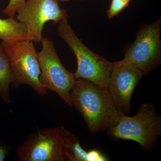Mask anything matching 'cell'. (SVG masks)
<instances>
[{"instance_id": "obj_1", "label": "cell", "mask_w": 161, "mask_h": 161, "mask_svg": "<svg viewBox=\"0 0 161 161\" xmlns=\"http://www.w3.org/2000/svg\"><path fill=\"white\" fill-rule=\"evenodd\" d=\"M70 99L72 107L83 116L92 135L115 126L119 120L120 113L108 89L90 80L76 79Z\"/></svg>"}, {"instance_id": "obj_2", "label": "cell", "mask_w": 161, "mask_h": 161, "mask_svg": "<svg viewBox=\"0 0 161 161\" xmlns=\"http://www.w3.org/2000/svg\"><path fill=\"white\" fill-rule=\"evenodd\" d=\"M107 131L112 139L132 141L143 150L150 151L157 146L161 135V118L157 114L153 103L147 102L141 106L134 116L120 113L117 124Z\"/></svg>"}, {"instance_id": "obj_3", "label": "cell", "mask_w": 161, "mask_h": 161, "mask_svg": "<svg viewBox=\"0 0 161 161\" xmlns=\"http://www.w3.org/2000/svg\"><path fill=\"white\" fill-rule=\"evenodd\" d=\"M58 34L71 48L77 60L76 79L92 81L104 89H108L113 62L92 52L78 37L68 23V17L58 23Z\"/></svg>"}, {"instance_id": "obj_4", "label": "cell", "mask_w": 161, "mask_h": 161, "mask_svg": "<svg viewBox=\"0 0 161 161\" xmlns=\"http://www.w3.org/2000/svg\"><path fill=\"white\" fill-rule=\"evenodd\" d=\"M9 58L14 76V88L28 85L40 96L47 94V90L40 80V69L37 53L33 42L26 40L14 43H1Z\"/></svg>"}, {"instance_id": "obj_5", "label": "cell", "mask_w": 161, "mask_h": 161, "mask_svg": "<svg viewBox=\"0 0 161 161\" xmlns=\"http://www.w3.org/2000/svg\"><path fill=\"white\" fill-rule=\"evenodd\" d=\"M41 42L42 50L37 53L40 82L72 107L70 93L76 81L74 74L68 71L61 63L51 40L43 37Z\"/></svg>"}, {"instance_id": "obj_6", "label": "cell", "mask_w": 161, "mask_h": 161, "mask_svg": "<svg viewBox=\"0 0 161 161\" xmlns=\"http://www.w3.org/2000/svg\"><path fill=\"white\" fill-rule=\"evenodd\" d=\"M161 27L160 19L142 26L122 61L140 70L144 75L156 68L161 62Z\"/></svg>"}, {"instance_id": "obj_7", "label": "cell", "mask_w": 161, "mask_h": 161, "mask_svg": "<svg viewBox=\"0 0 161 161\" xmlns=\"http://www.w3.org/2000/svg\"><path fill=\"white\" fill-rule=\"evenodd\" d=\"M17 20L26 25L27 40L41 42L44 24L49 21L58 24L68 17L66 10L60 7L58 0H26L16 11Z\"/></svg>"}, {"instance_id": "obj_8", "label": "cell", "mask_w": 161, "mask_h": 161, "mask_svg": "<svg viewBox=\"0 0 161 161\" xmlns=\"http://www.w3.org/2000/svg\"><path fill=\"white\" fill-rule=\"evenodd\" d=\"M62 134L63 127L40 129L18 147V158L21 161H64Z\"/></svg>"}, {"instance_id": "obj_9", "label": "cell", "mask_w": 161, "mask_h": 161, "mask_svg": "<svg viewBox=\"0 0 161 161\" xmlns=\"http://www.w3.org/2000/svg\"><path fill=\"white\" fill-rule=\"evenodd\" d=\"M144 75L140 70L122 60L113 62L107 89L119 113H130L132 94Z\"/></svg>"}, {"instance_id": "obj_10", "label": "cell", "mask_w": 161, "mask_h": 161, "mask_svg": "<svg viewBox=\"0 0 161 161\" xmlns=\"http://www.w3.org/2000/svg\"><path fill=\"white\" fill-rule=\"evenodd\" d=\"M26 25L14 18L0 19V40L5 43H12L27 40Z\"/></svg>"}, {"instance_id": "obj_11", "label": "cell", "mask_w": 161, "mask_h": 161, "mask_svg": "<svg viewBox=\"0 0 161 161\" xmlns=\"http://www.w3.org/2000/svg\"><path fill=\"white\" fill-rule=\"evenodd\" d=\"M62 150L64 161H88L87 152L81 147L78 137L64 128Z\"/></svg>"}, {"instance_id": "obj_12", "label": "cell", "mask_w": 161, "mask_h": 161, "mask_svg": "<svg viewBox=\"0 0 161 161\" xmlns=\"http://www.w3.org/2000/svg\"><path fill=\"white\" fill-rule=\"evenodd\" d=\"M14 76L9 58L0 43V97L7 104L11 103L9 88Z\"/></svg>"}, {"instance_id": "obj_13", "label": "cell", "mask_w": 161, "mask_h": 161, "mask_svg": "<svg viewBox=\"0 0 161 161\" xmlns=\"http://www.w3.org/2000/svg\"><path fill=\"white\" fill-rule=\"evenodd\" d=\"M129 3L122 2L121 0H112L109 9L107 11L109 19H112L118 15L129 5Z\"/></svg>"}, {"instance_id": "obj_14", "label": "cell", "mask_w": 161, "mask_h": 161, "mask_svg": "<svg viewBox=\"0 0 161 161\" xmlns=\"http://www.w3.org/2000/svg\"><path fill=\"white\" fill-rule=\"evenodd\" d=\"M26 0H9L8 5L3 11L4 14L9 17L14 18L18 8Z\"/></svg>"}, {"instance_id": "obj_15", "label": "cell", "mask_w": 161, "mask_h": 161, "mask_svg": "<svg viewBox=\"0 0 161 161\" xmlns=\"http://www.w3.org/2000/svg\"><path fill=\"white\" fill-rule=\"evenodd\" d=\"M88 161H108L105 156L103 154L98 150H93L87 152Z\"/></svg>"}, {"instance_id": "obj_16", "label": "cell", "mask_w": 161, "mask_h": 161, "mask_svg": "<svg viewBox=\"0 0 161 161\" xmlns=\"http://www.w3.org/2000/svg\"><path fill=\"white\" fill-rule=\"evenodd\" d=\"M11 148L9 146L0 142V161L5 160Z\"/></svg>"}, {"instance_id": "obj_17", "label": "cell", "mask_w": 161, "mask_h": 161, "mask_svg": "<svg viewBox=\"0 0 161 161\" xmlns=\"http://www.w3.org/2000/svg\"><path fill=\"white\" fill-rule=\"evenodd\" d=\"M121 1L125 2V3H130V1H132V0H121Z\"/></svg>"}, {"instance_id": "obj_18", "label": "cell", "mask_w": 161, "mask_h": 161, "mask_svg": "<svg viewBox=\"0 0 161 161\" xmlns=\"http://www.w3.org/2000/svg\"><path fill=\"white\" fill-rule=\"evenodd\" d=\"M69 1H70V0H60V2H62V3H65V2H68Z\"/></svg>"}]
</instances>
